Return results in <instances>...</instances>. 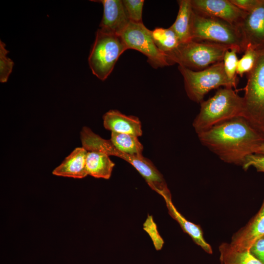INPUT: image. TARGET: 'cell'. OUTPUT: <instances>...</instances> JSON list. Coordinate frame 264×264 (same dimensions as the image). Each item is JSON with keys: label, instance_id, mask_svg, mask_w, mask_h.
I'll use <instances>...</instances> for the list:
<instances>
[{"label": "cell", "instance_id": "obj_16", "mask_svg": "<svg viewBox=\"0 0 264 264\" xmlns=\"http://www.w3.org/2000/svg\"><path fill=\"white\" fill-rule=\"evenodd\" d=\"M168 213L180 225L183 231L188 234L193 241L208 254L212 253L211 245L204 239L200 226L186 220L174 205L172 197L164 198Z\"/></svg>", "mask_w": 264, "mask_h": 264}, {"label": "cell", "instance_id": "obj_22", "mask_svg": "<svg viewBox=\"0 0 264 264\" xmlns=\"http://www.w3.org/2000/svg\"><path fill=\"white\" fill-rule=\"evenodd\" d=\"M259 50L247 47L242 57L238 60L237 74L242 77L248 74L253 69L257 59Z\"/></svg>", "mask_w": 264, "mask_h": 264}, {"label": "cell", "instance_id": "obj_9", "mask_svg": "<svg viewBox=\"0 0 264 264\" xmlns=\"http://www.w3.org/2000/svg\"><path fill=\"white\" fill-rule=\"evenodd\" d=\"M121 37L128 49L137 50L147 58L148 62L154 68L170 65L166 55L155 45L152 31L143 23L130 22Z\"/></svg>", "mask_w": 264, "mask_h": 264}, {"label": "cell", "instance_id": "obj_14", "mask_svg": "<svg viewBox=\"0 0 264 264\" xmlns=\"http://www.w3.org/2000/svg\"><path fill=\"white\" fill-rule=\"evenodd\" d=\"M105 128L111 132L126 133L139 137L142 134L139 119L135 116L126 115L120 111L111 110L103 116Z\"/></svg>", "mask_w": 264, "mask_h": 264}, {"label": "cell", "instance_id": "obj_24", "mask_svg": "<svg viewBox=\"0 0 264 264\" xmlns=\"http://www.w3.org/2000/svg\"><path fill=\"white\" fill-rule=\"evenodd\" d=\"M122 2L130 22L143 23L142 11L144 0H123Z\"/></svg>", "mask_w": 264, "mask_h": 264}, {"label": "cell", "instance_id": "obj_6", "mask_svg": "<svg viewBox=\"0 0 264 264\" xmlns=\"http://www.w3.org/2000/svg\"><path fill=\"white\" fill-rule=\"evenodd\" d=\"M244 89L243 117L264 135V47L259 50L255 66L247 74Z\"/></svg>", "mask_w": 264, "mask_h": 264}, {"label": "cell", "instance_id": "obj_8", "mask_svg": "<svg viewBox=\"0 0 264 264\" xmlns=\"http://www.w3.org/2000/svg\"><path fill=\"white\" fill-rule=\"evenodd\" d=\"M127 46L121 37L98 29L88 58L92 73L101 81L105 80L113 69Z\"/></svg>", "mask_w": 264, "mask_h": 264}, {"label": "cell", "instance_id": "obj_7", "mask_svg": "<svg viewBox=\"0 0 264 264\" xmlns=\"http://www.w3.org/2000/svg\"><path fill=\"white\" fill-rule=\"evenodd\" d=\"M184 80L186 93L190 100L197 103L203 101L210 90L220 87L236 88L227 77L223 61L199 71H194L178 65Z\"/></svg>", "mask_w": 264, "mask_h": 264}, {"label": "cell", "instance_id": "obj_1", "mask_svg": "<svg viewBox=\"0 0 264 264\" xmlns=\"http://www.w3.org/2000/svg\"><path fill=\"white\" fill-rule=\"evenodd\" d=\"M202 145L223 162L242 166L264 142V135L243 117L232 119L197 134Z\"/></svg>", "mask_w": 264, "mask_h": 264}, {"label": "cell", "instance_id": "obj_17", "mask_svg": "<svg viewBox=\"0 0 264 264\" xmlns=\"http://www.w3.org/2000/svg\"><path fill=\"white\" fill-rule=\"evenodd\" d=\"M179 9L176 21L170 28L176 34L179 43L192 40L191 21L193 8L191 0H178Z\"/></svg>", "mask_w": 264, "mask_h": 264}, {"label": "cell", "instance_id": "obj_12", "mask_svg": "<svg viewBox=\"0 0 264 264\" xmlns=\"http://www.w3.org/2000/svg\"><path fill=\"white\" fill-rule=\"evenodd\" d=\"M103 15L100 29L106 33L121 36L130 23L122 0H102Z\"/></svg>", "mask_w": 264, "mask_h": 264}, {"label": "cell", "instance_id": "obj_10", "mask_svg": "<svg viewBox=\"0 0 264 264\" xmlns=\"http://www.w3.org/2000/svg\"><path fill=\"white\" fill-rule=\"evenodd\" d=\"M191 3L195 11L221 19L237 27L247 13L230 0H191Z\"/></svg>", "mask_w": 264, "mask_h": 264}, {"label": "cell", "instance_id": "obj_26", "mask_svg": "<svg viewBox=\"0 0 264 264\" xmlns=\"http://www.w3.org/2000/svg\"><path fill=\"white\" fill-rule=\"evenodd\" d=\"M143 229L150 236L155 249L156 250H161L164 242L159 235L156 224L154 222L152 215H148L145 221L143 223Z\"/></svg>", "mask_w": 264, "mask_h": 264}, {"label": "cell", "instance_id": "obj_29", "mask_svg": "<svg viewBox=\"0 0 264 264\" xmlns=\"http://www.w3.org/2000/svg\"><path fill=\"white\" fill-rule=\"evenodd\" d=\"M241 10L249 13L254 9L259 3L260 0H230Z\"/></svg>", "mask_w": 264, "mask_h": 264}, {"label": "cell", "instance_id": "obj_5", "mask_svg": "<svg viewBox=\"0 0 264 264\" xmlns=\"http://www.w3.org/2000/svg\"><path fill=\"white\" fill-rule=\"evenodd\" d=\"M230 49L217 44L192 40L179 43L176 48L165 54L170 65L176 63L199 71L222 61L225 52Z\"/></svg>", "mask_w": 264, "mask_h": 264}, {"label": "cell", "instance_id": "obj_18", "mask_svg": "<svg viewBox=\"0 0 264 264\" xmlns=\"http://www.w3.org/2000/svg\"><path fill=\"white\" fill-rule=\"evenodd\" d=\"M114 165L107 154L100 152H88L86 169L88 175L108 179Z\"/></svg>", "mask_w": 264, "mask_h": 264}, {"label": "cell", "instance_id": "obj_11", "mask_svg": "<svg viewBox=\"0 0 264 264\" xmlns=\"http://www.w3.org/2000/svg\"><path fill=\"white\" fill-rule=\"evenodd\" d=\"M242 36L245 50L247 47L260 50L264 47V0L247 13L238 26Z\"/></svg>", "mask_w": 264, "mask_h": 264}, {"label": "cell", "instance_id": "obj_13", "mask_svg": "<svg viewBox=\"0 0 264 264\" xmlns=\"http://www.w3.org/2000/svg\"><path fill=\"white\" fill-rule=\"evenodd\" d=\"M264 236V202L256 215L232 238L230 245L239 251L249 250L255 242Z\"/></svg>", "mask_w": 264, "mask_h": 264}, {"label": "cell", "instance_id": "obj_15", "mask_svg": "<svg viewBox=\"0 0 264 264\" xmlns=\"http://www.w3.org/2000/svg\"><path fill=\"white\" fill-rule=\"evenodd\" d=\"M88 151L83 147L75 148L55 168L52 174L57 176L82 178L88 175L86 169Z\"/></svg>", "mask_w": 264, "mask_h": 264}, {"label": "cell", "instance_id": "obj_20", "mask_svg": "<svg viewBox=\"0 0 264 264\" xmlns=\"http://www.w3.org/2000/svg\"><path fill=\"white\" fill-rule=\"evenodd\" d=\"M110 140L122 152L133 155H143V146L138 137L134 135L111 132Z\"/></svg>", "mask_w": 264, "mask_h": 264}, {"label": "cell", "instance_id": "obj_2", "mask_svg": "<svg viewBox=\"0 0 264 264\" xmlns=\"http://www.w3.org/2000/svg\"><path fill=\"white\" fill-rule=\"evenodd\" d=\"M82 147L88 152H100L108 155L120 157L130 164L139 173L152 189L162 197L171 195L162 174L149 159L143 155H133L117 150L110 140H107L84 127L80 132Z\"/></svg>", "mask_w": 264, "mask_h": 264}, {"label": "cell", "instance_id": "obj_21", "mask_svg": "<svg viewBox=\"0 0 264 264\" xmlns=\"http://www.w3.org/2000/svg\"><path fill=\"white\" fill-rule=\"evenodd\" d=\"M153 38L157 48L166 54L176 48L179 44L175 33L169 27H157L152 31Z\"/></svg>", "mask_w": 264, "mask_h": 264}, {"label": "cell", "instance_id": "obj_4", "mask_svg": "<svg viewBox=\"0 0 264 264\" xmlns=\"http://www.w3.org/2000/svg\"><path fill=\"white\" fill-rule=\"evenodd\" d=\"M192 40L217 44L245 51L241 33L236 26L220 19L199 14L193 9Z\"/></svg>", "mask_w": 264, "mask_h": 264}, {"label": "cell", "instance_id": "obj_28", "mask_svg": "<svg viewBox=\"0 0 264 264\" xmlns=\"http://www.w3.org/2000/svg\"><path fill=\"white\" fill-rule=\"evenodd\" d=\"M249 250L255 258L264 264V236L257 240Z\"/></svg>", "mask_w": 264, "mask_h": 264}, {"label": "cell", "instance_id": "obj_3", "mask_svg": "<svg viewBox=\"0 0 264 264\" xmlns=\"http://www.w3.org/2000/svg\"><path fill=\"white\" fill-rule=\"evenodd\" d=\"M200 104L199 112L193 122L197 134L232 119L243 117V97L232 88H220L212 97Z\"/></svg>", "mask_w": 264, "mask_h": 264}, {"label": "cell", "instance_id": "obj_19", "mask_svg": "<svg viewBox=\"0 0 264 264\" xmlns=\"http://www.w3.org/2000/svg\"><path fill=\"white\" fill-rule=\"evenodd\" d=\"M219 249L220 264H263L251 254L250 250H236L230 243H222Z\"/></svg>", "mask_w": 264, "mask_h": 264}, {"label": "cell", "instance_id": "obj_27", "mask_svg": "<svg viewBox=\"0 0 264 264\" xmlns=\"http://www.w3.org/2000/svg\"><path fill=\"white\" fill-rule=\"evenodd\" d=\"M242 166L245 171L253 167L258 172L264 173V154H253L247 156Z\"/></svg>", "mask_w": 264, "mask_h": 264}, {"label": "cell", "instance_id": "obj_30", "mask_svg": "<svg viewBox=\"0 0 264 264\" xmlns=\"http://www.w3.org/2000/svg\"><path fill=\"white\" fill-rule=\"evenodd\" d=\"M255 154H264V142L257 149Z\"/></svg>", "mask_w": 264, "mask_h": 264}, {"label": "cell", "instance_id": "obj_23", "mask_svg": "<svg viewBox=\"0 0 264 264\" xmlns=\"http://www.w3.org/2000/svg\"><path fill=\"white\" fill-rule=\"evenodd\" d=\"M237 53H239V51L235 48L228 49L225 52L222 60L224 69L227 77L236 85H237V68L239 60L237 56Z\"/></svg>", "mask_w": 264, "mask_h": 264}, {"label": "cell", "instance_id": "obj_25", "mask_svg": "<svg viewBox=\"0 0 264 264\" xmlns=\"http://www.w3.org/2000/svg\"><path fill=\"white\" fill-rule=\"evenodd\" d=\"M9 51L5 48V44L0 41V81L6 82L12 72L14 62L7 56Z\"/></svg>", "mask_w": 264, "mask_h": 264}]
</instances>
